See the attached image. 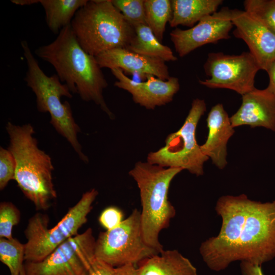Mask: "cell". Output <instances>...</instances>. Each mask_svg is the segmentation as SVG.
<instances>
[{
	"label": "cell",
	"instance_id": "cell-3",
	"mask_svg": "<svg viewBox=\"0 0 275 275\" xmlns=\"http://www.w3.org/2000/svg\"><path fill=\"white\" fill-rule=\"evenodd\" d=\"M8 149L16 163L14 180L37 210H46L57 197L52 181L54 170L50 156L38 146L30 124L16 125L8 122Z\"/></svg>",
	"mask_w": 275,
	"mask_h": 275
},
{
	"label": "cell",
	"instance_id": "cell-8",
	"mask_svg": "<svg viewBox=\"0 0 275 275\" xmlns=\"http://www.w3.org/2000/svg\"><path fill=\"white\" fill-rule=\"evenodd\" d=\"M206 110L203 99H194L182 127L167 136L164 147L149 153L147 162L162 167L180 168L197 176L203 175L204 164L209 158L197 144L196 131Z\"/></svg>",
	"mask_w": 275,
	"mask_h": 275
},
{
	"label": "cell",
	"instance_id": "cell-21",
	"mask_svg": "<svg viewBox=\"0 0 275 275\" xmlns=\"http://www.w3.org/2000/svg\"><path fill=\"white\" fill-rule=\"evenodd\" d=\"M88 0H40L45 13V20L49 30L55 34L70 24L77 11Z\"/></svg>",
	"mask_w": 275,
	"mask_h": 275
},
{
	"label": "cell",
	"instance_id": "cell-9",
	"mask_svg": "<svg viewBox=\"0 0 275 275\" xmlns=\"http://www.w3.org/2000/svg\"><path fill=\"white\" fill-rule=\"evenodd\" d=\"M159 253L145 242L137 209L115 228L100 232L96 240V258L114 268L135 265Z\"/></svg>",
	"mask_w": 275,
	"mask_h": 275
},
{
	"label": "cell",
	"instance_id": "cell-27",
	"mask_svg": "<svg viewBox=\"0 0 275 275\" xmlns=\"http://www.w3.org/2000/svg\"><path fill=\"white\" fill-rule=\"evenodd\" d=\"M16 163L10 151L0 147V189L3 190L11 180H14Z\"/></svg>",
	"mask_w": 275,
	"mask_h": 275
},
{
	"label": "cell",
	"instance_id": "cell-22",
	"mask_svg": "<svg viewBox=\"0 0 275 275\" xmlns=\"http://www.w3.org/2000/svg\"><path fill=\"white\" fill-rule=\"evenodd\" d=\"M144 5L146 23L162 43L167 23L172 18L171 0H145Z\"/></svg>",
	"mask_w": 275,
	"mask_h": 275
},
{
	"label": "cell",
	"instance_id": "cell-2",
	"mask_svg": "<svg viewBox=\"0 0 275 275\" xmlns=\"http://www.w3.org/2000/svg\"><path fill=\"white\" fill-rule=\"evenodd\" d=\"M37 57L51 64L60 80L72 93L85 101H93L110 118L114 117L103 96L107 86L95 57L86 52L78 43L69 24L63 28L50 43L38 47Z\"/></svg>",
	"mask_w": 275,
	"mask_h": 275
},
{
	"label": "cell",
	"instance_id": "cell-1",
	"mask_svg": "<svg viewBox=\"0 0 275 275\" xmlns=\"http://www.w3.org/2000/svg\"><path fill=\"white\" fill-rule=\"evenodd\" d=\"M218 234L203 241L200 255L208 267L220 271L239 261L261 266L275 258V200L261 202L245 194L220 197Z\"/></svg>",
	"mask_w": 275,
	"mask_h": 275
},
{
	"label": "cell",
	"instance_id": "cell-20",
	"mask_svg": "<svg viewBox=\"0 0 275 275\" xmlns=\"http://www.w3.org/2000/svg\"><path fill=\"white\" fill-rule=\"evenodd\" d=\"M133 27L135 35L127 49L141 54L158 58L165 62L177 60L172 50L158 40L147 24H139Z\"/></svg>",
	"mask_w": 275,
	"mask_h": 275
},
{
	"label": "cell",
	"instance_id": "cell-30",
	"mask_svg": "<svg viewBox=\"0 0 275 275\" xmlns=\"http://www.w3.org/2000/svg\"><path fill=\"white\" fill-rule=\"evenodd\" d=\"M240 267L242 275H265L262 271L261 266L242 262Z\"/></svg>",
	"mask_w": 275,
	"mask_h": 275
},
{
	"label": "cell",
	"instance_id": "cell-17",
	"mask_svg": "<svg viewBox=\"0 0 275 275\" xmlns=\"http://www.w3.org/2000/svg\"><path fill=\"white\" fill-rule=\"evenodd\" d=\"M208 133L205 142L200 146L204 155L222 170L227 164V146L235 132L230 117L223 105L217 103L212 106L207 118Z\"/></svg>",
	"mask_w": 275,
	"mask_h": 275
},
{
	"label": "cell",
	"instance_id": "cell-19",
	"mask_svg": "<svg viewBox=\"0 0 275 275\" xmlns=\"http://www.w3.org/2000/svg\"><path fill=\"white\" fill-rule=\"evenodd\" d=\"M222 0H171L172 28L179 25L192 28L203 17L217 12Z\"/></svg>",
	"mask_w": 275,
	"mask_h": 275
},
{
	"label": "cell",
	"instance_id": "cell-4",
	"mask_svg": "<svg viewBox=\"0 0 275 275\" xmlns=\"http://www.w3.org/2000/svg\"><path fill=\"white\" fill-rule=\"evenodd\" d=\"M182 170L180 168L166 169L139 161L129 172L140 189L144 239L159 253L163 250L159 240V233L169 226L176 214V210L168 199L169 188L173 179Z\"/></svg>",
	"mask_w": 275,
	"mask_h": 275
},
{
	"label": "cell",
	"instance_id": "cell-26",
	"mask_svg": "<svg viewBox=\"0 0 275 275\" xmlns=\"http://www.w3.org/2000/svg\"><path fill=\"white\" fill-rule=\"evenodd\" d=\"M20 212L17 207L10 202L0 204V238L12 239V229L18 224Z\"/></svg>",
	"mask_w": 275,
	"mask_h": 275
},
{
	"label": "cell",
	"instance_id": "cell-33",
	"mask_svg": "<svg viewBox=\"0 0 275 275\" xmlns=\"http://www.w3.org/2000/svg\"><path fill=\"white\" fill-rule=\"evenodd\" d=\"M11 2L16 5L25 6L39 3L40 0H12Z\"/></svg>",
	"mask_w": 275,
	"mask_h": 275
},
{
	"label": "cell",
	"instance_id": "cell-15",
	"mask_svg": "<svg viewBox=\"0 0 275 275\" xmlns=\"http://www.w3.org/2000/svg\"><path fill=\"white\" fill-rule=\"evenodd\" d=\"M101 68H119L144 77L153 75L163 80L171 76L166 62L161 59L141 54L125 48L105 51L95 57Z\"/></svg>",
	"mask_w": 275,
	"mask_h": 275
},
{
	"label": "cell",
	"instance_id": "cell-29",
	"mask_svg": "<svg viewBox=\"0 0 275 275\" xmlns=\"http://www.w3.org/2000/svg\"><path fill=\"white\" fill-rule=\"evenodd\" d=\"M114 268L96 258L91 266L89 275H113Z\"/></svg>",
	"mask_w": 275,
	"mask_h": 275
},
{
	"label": "cell",
	"instance_id": "cell-24",
	"mask_svg": "<svg viewBox=\"0 0 275 275\" xmlns=\"http://www.w3.org/2000/svg\"><path fill=\"white\" fill-rule=\"evenodd\" d=\"M244 11L262 22L275 34V0H245Z\"/></svg>",
	"mask_w": 275,
	"mask_h": 275
},
{
	"label": "cell",
	"instance_id": "cell-10",
	"mask_svg": "<svg viewBox=\"0 0 275 275\" xmlns=\"http://www.w3.org/2000/svg\"><path fill=\"white\" fill-rule=\"evenodd\" d=\"M92 228L68 239L43 260L25 262L26 275H89L96 259Z\"/></svg>",
	"mask_w": 275,
	"mask_h": 275
},
{
	"label": "cell",
	"instance_id": "cell-23",
	"mask_svg": "<svg viewBox=\"0 0 275 275\" xmlns=\"http://www.w3.org/2000/svg\"><path fill=\"white\" fill-rule=\"evenodd\" d=\"M25 250V244L16 238H0V261L8 268L10 275H19L24 267Z\"/></svg>",
	"mask_w": 275,
	"mask_h": 275
},
{
	"label": "cell",
	"instance_id": "cell-13",
	"mask_svg": "<svg viewBox=\"0 0 275 275\" xmlns=\"http://www.w3.org/2000/svg\"><path fill=\"white\" fill-rule=\"evenodd\" d=\"M231 20L234 36L245 42L260 70L267 71L275 62V34L244 10L231 9Z\"/></svg>",
	"mask_w": 275,
	"mask_h": 275
},
{
	"label": "cell",
	"instance_id": "cell-6",
	"mask_svg": "<svg viewBox=\"0 0 275 275\" xmlns=\"http://www.w3.org/2000/svg\"><path fill=\"white\" fill-rule=\"evenodd\" d=\"M23 54L28 70L24 80L36 97L37 108L40 113H49L50 123L58 133L70 143L84 162L88 158L82 153L81 146L77 140L80 127L73 117L69 102L62 103V96L72 97L71 92L65 84H62L57 74L47 76L40 68L26 41L21 42Z\"/></svg>",
	"mask_w": 275,
	"mask_h": 275
},
{
	"label": "cell",
	"instance_id": "cell-25",
	"mask_svg": "<svg viewBox=\"0 0 275 275\" xmlns=\"http://www.w3.org/2000/svg\"><path fill=\"white\" fill-rule=\"evenodd\" d=\"M112 2L132 26L147 24L145 0H112Z\"/></svg>",
	"mask_w": 275,
	"mask_h": 275
},
{
	"label": "cell",
	"instance_id": "cell-11",
	"mask_svg": "<svg viewBox=\"0 0 275 275\" xmlns=\"http://www.w3.org/2000/svg\"><path fill=\"white\" fill-rule=\"evenodd\" d=\"M203 68L210 78L199 80L201 85L211 89L231 90L241 96L255 88V76L260 70L249 52L240 54L210 52Z\"/></svg>",
	"mask_w": 275,
	"mask_h": 275
},
{
	"label": "cell",
	"instance_id": "cell-32",
	"mask_svg": "<svg viewBox=\"0 0 275 275\" xmlns=\"http://www.w3.org/2000/svg\"><path fill=\"white\" fill-rule=\"evenodd\" d=\"M266 72L269 77V82L266 88L275 96V62L271 64Z\"/></svg>",
	"mask_w": 275,
	"mask_h": 275
},
{
	"label": "cell",
	"instance_id": "cell-28",
	"mask_svg": "<svg viewBox=\"0 0 275 275\" xmlns=\"http://www.w3.org/2000/svg\"><path fill=\"white\" fill-rule=\"evenodd\" d=\"M98 220L103 228L106 230H109L118 226L123 221V213L116 207H108L101 213Z\"/></svg>",
	"mask_w": 275,
	"mask_h": 275
},
{
	"label": "cell",
	"instance_id": "cell-31",
	"mask_svg": "<svg viewBox=\"0 0 275 275\" xmlns=\"http://www.w3.org/2000/svg\"><path fill=\"white\" fill-rule=\"evenodd\" d=\"M113 275H138L137 267L134 264L115 267Z\"/></svg>",
	"mask_w": 275,
	"mask_h": 275
},
{
	"label": "cell",
	"instance_id": "cell-7",
	"mask_svg": "<svg viewBox=\"0 0 275 275\" xmlns=\"http://www.w3.org/2000/svg\"><path fill=\"white\" fill-rule=\"evenodd\" d=\"M98 194L95 188L83 194L78 202L51 229L48 228L47 215L37 212L32 216L24 230L27 239L24 243L25 261L43 260L64 242L76 235L79 229L87 223Z\"/></svg>",
	"mask_w": 275,
	"mask_h": 275
},
{
	"label": "cell",
	"instance_id": "cell-12",
	"mask_svg": "<svg viewBox=\"0 0 275 275\" xmlns=\"http://www.w3.org/2000/svg\"><path fill=\"white\" fill-rule=\"evenodd\" d=\"M233 26L231 9L225 7L203 17L193 27L187 30L177 28L170 35L176 52L183 57L205 44L229 39Z\"/></svg>",
	"mask_w": 275,
	"mask_h": 275
},
{
	"label": "cell",
	"instance_id": "cell-18",
	"mask_svg": "<svg viewBox=\"0 0 275 275\" xmlns=\"http://www.w3.org/2000/svg\"><path fill=\"white\" fill-rule=\"evenodd\" d=\"M138 275H198L190 261L176 250H163L139 264Z\"/></svg>",
	"mask_w": 275,
	"mask_h": 275
},
{
	"label": "cell",
	"instance_id": "cell-16",
	"mask_svg": "<svg viewBox=\"0 0 275 275\" xmlns=\"http://www.w3.org/2000/svg\"><path fill=\"white\" fill-rule=\"evenodd\" d=\"M230 120L233 128L248 125L275 132V96L267 88H255L242 96L240 107Z\"/></svg>",
	"mask_w": 275,
	"mask_h": 275
},
{
	"label": "cell",
	"instance_id": "cell-34",
	"mask_svg": "<svg viewBox=\"0 0 275 275\" xmlns=\"http://www.w3.org/2000/svg\"><path fill=\"white\" fill-rule=\"evenodd\" d=\"M19 275H26L24 267L23 269H22V270L21 271Z\"/></svg>",
	"mask_w": 275,
	"mask_h": 275
},
{
	"label": "cell",
	"instance_id": "cell-5",
	"mask_svg": "<svg viewBox=\"0 0 275 275\" xmlns=\"http://www.w3.org/2000/svg\"><path fill=\"white\" fill-rule=\"evenodd\" d=\"M70 25L81 47L94 57L110 49L127 48L135 35L133 27L112 0L88 1Z\"/></svg>",
	"mask_w": 275,
	"mask_h": 275
},
{
	"label": "cell",
	"instance_id": "cell-14",
	"mask_svg": "<svg viewBox=\"0 0 275 275\" xmlns=\"http://www.w3.org/2000/svg\"><path fill=\"white\" fill-rule=\"evenodd\" d=\"M111 70L118 80L115 86L128 91L135 103L147 109H153L169 103L180 89L179 79L176 77L163 80L148 75L145 76L146 81L139 82L128 77L120 69Z\"/></svg>",
	"mask_w": 275,
	"mask_h": 275
}]
</instances>
